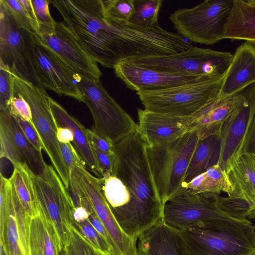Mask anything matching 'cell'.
Returning <instances> with one entry per match:
<instances>
[{"instance_id":"obj_34","label":"cell","mask_w":255,"mask_h":255,"mask_svg":"<svg viewBox=\"0 0 255 255\" xmlns=\"http://www.w3.org/2000/svg\"><path fill=\"white\" fill-rule=\"evenodd\" d=\"M0 158L8 159L14 166L26 162L5 120L0 117Z\"/></svg>"},{"instance_id":"obj_2","label":"cell","mask_w":255,"mask_h":255,"mask_svg":"<svg viewBox=\"0 0 255 255\" xmlns=\"http://www.w3.org/2000/svg\"><path fill=\"white\" fill-rule=\"evenodd\" d=\"M184 255H254L255 226L251 221L214 220L175 229Z\"/></svg>"},{"instance_id":"obj_28","label":"cell","mask_w":255,"mask_h":255,"mask_svg":"<svg viewBox=\"0 0 255 255\" xmlns=\"http://www.w3.org/2000/svg\"><path fill=\"white\" fill-rule=\"evenodd\" d=\"M9 127L20 153L30 169L35 173H40L46 165L42 153H40L25 137L14 118L8 113H0Z\"/></svg>"},{"instance_id":"obj_18","label":"cell","mask_w":255,"mask_h":255,"mask_svg":"<svg viewBox=\"0 0 255 255\" xmlns=\"http://www.w3.org/2000/svg\"><path fill=\"white\" fill-rule=\"evenodd\" d=\"M138 130L147 146L168 142L187 132L191 117H178L137 109Z\"/></svg>"},{"instance_id":"obj_17","label":"cell","mask_w":255,"mask_h":255,"mask_svg":"<svg viewBox=\"0 0 255 255\" xmlns=\"http://www.w3.org/2000/svg\"><path fill=\"white\" fill-rule=\"evenodd\" d=\"M245 89L224 99L218 97L206 104L193 114L187 132L195 131L200 139L211 135L219 136L226 120L243 103Z\"/></svg>"},{"instance_id":"obj_42","label":"cell","mask_w":255,"mask_h":255,"mask_svg":"<svg viewBox=\"0 0 255 255\" xmlns=\"http://www.w3.org/2000/svg\"><path fill=\"white\" fill-rule=\"evenodd\" d=\"M12 117L27 139L37 151L42 153L41 151L42 149H43V145L34 125L19 116H14Z\"/></svg>"},{"instance_id":"obj_4","label":"cell","mask_w":255,"mask_h":255,"mask_svg":"<svg viewBox=\"0 0 255 255\" xmlns=\"http://www.w3.org/2000/svg\"><path fill=\"white\" fill-rule=\"evenodd\" d=\"M30 180L40 214L54 226L63 248L68 241L75 208L72 197L54 168L46 164L39 174L26 162L21 164Z\"/></svg>"},{"instance_id":"obj_3","label":"cell","mask_w":255,"mask_h":255,"mask_svg":"<svg viewBox=\"0 0 255 255\" xmlns=\"http://www.w3.org/2000/svg\"><path fill=\"white\" fill-rule=\"evenodd\" d=\"M200 139L196 132H187L168 142L146 146L153 180L164 205L181 190Z\"/></svg>"},{"instance_id":"obj_48","label":"cell","mask_w":255,"mask_h":255,"mask_svg":"<svg viewBox=\"0 0 255 255\" xmlns=\"http://www.w3.org/2000/svg\"><path fill=\"white\" fill-rule=\"evenodd\" d=\"M248 218L250 219L255 220V202L250 207V210Z\"/></svg>"},{"instance_id":"obj_32","label":"cell","mask_w":255,"mask_h":255,"mask_svg":"<svg viewBox=\"0 0 255 255\" xmlns=\"http://www.w3.org/2000/svg\"><path fill=\"white\" fill-rule=\"evenodd\" d=\"M15 19L26 29L40 35L31 0H1Z\"/></svg>"},{"instance_id":"obj_9","label":"cell","mask_w":255,"mask_h":255,"mask_svg":"<svg viewBox=\"0 0 255 255\" xmlns=\"http://www.w3.org/2000/svg\"><path fill=\"white\" fill-rule=\"evenodd\" d=\"M12 76L14 89L22 96L30 107L33 123L42 142L43 149L69 191L70 174L57 139L58 127L50 107L49 96L45 90L15 75L12 74Z\"/></svg>"},{"instance_id":"obj_43","label":"cell","mask_w":255,"mask_h":255,"mask_svg":"<svg viewBox=\"0 0 255 255\" xmlns=\"http://www.w3.org/2000/svg\"><path fill=\"white\" fill-rule=\"evenodd\" d=\"M86 133L91 147L109 155L115 154L114 144L100 136L92 130L86 128Z\"/></svg>"},{"instance_id":"obj_5","label":"cell","mask_w":255,"mask_h":255,"mask_svg":"<svg viewBox=\"0 0 255 255\" xmlns=\"http://www.w3.org/2000/svg\"><path fill=\"white\" fill-rule=\"evenodd\" d=\"M225 75L168 89L136 92L144 109L178 117L191 116L217 98Z\"/></svg>"},{"instance_id":"obj_30","label":"cell","mask_w":255,"mask_h":255,"mask_svg":"<svg viewBox=\"0 0 255 255\" xmlns=\"http://www.w3.org/2000/svg\"><path fill=\"white\" fill-rule=\"evenodd\" d=\"M13 167L9 179L25 212L33 218L39 215L40 212L35 200L30 180L21 164Z\"/></svg>"},{"instance_id":"obj_1","label":"cell","mask_w":255,"mask_h":255,"mask_svg":"<svg viewBox=\"0 0 255 255\" xmlns=\"http://www.w3.org/2000/svg\"><path fill=\"white\" fill-rule=\"evenodd\" d=\"M146 143L137 130L114 144V176L125 184L130 201L117 222L123 231L137 239L162 218L164 205L154 183Z\"/></svg>"},{"instance_id":"obj_20","label":"cell","mask_w":255,"mask_h":255,"mask_svg":"<svg viewBox=\"0 0 255 255\" xmlns=\"http://www.w3.org/2000/svg\"><path fill=\"white\" fill-rule=\"evenodd\" d=\"M49 101L57 127L68 128L72 131L74 135L72 144L86 163V167L98 178H103L104 174L98 166L87 138L86 128L50 97H49Z\"/></svg>"},{"instance_id":"obj_49","label":"cell","mask_w":255,"mask_h":255,"mask_svg":"<svg viewBox=\"0 0 255 255\" xmlns=\"http://www.w3.org/2000/svg\"><path fill=\"white\" fill-rule=\"evenodd\" d=\"M254 255H255V253Z\"/></svg>"},{"instance_id":"obj_6","label":"cell","mask_w":255,"mask_h":255,"mask_svg":"<svg viewBox=\"0 0 255 255\" xmlns=\"http://www.w3.org/2000/svg\"><path fill=\"white\" fill-rule=\"evenodd\" d=\"M233 4L234 0H206L175 10L169 19L177 33L190 42L213 45L226 39V24Z\"/></svg>"},{"instance_id":"obj_24","label":"cell","mask_w":255,"mask_h":255,"mask_svg":"<svg viewBox=\"0 0 255 255\" xmlns=\"http://www.w3.org/2000/svg\"><path fill=\"white\" fill-rule=\"evenodd\" d=\"M0 244L4 255H23L15 215L12 188L0 194Z\"/></svg>"},{"instance_id":"obj_25","label":"cell","mask_w":255,"mask_h":255,"mask_svg":"<svg viewBox=\"0 0 255 255\" xmlns=\"http://www.w3.org/2000/svg\"><path fill=\"white\" fill-rule=\"evenodd\" d=\"M29 240L30 255H60L63 249L54 226L41 214L31 220Z\"/></svg>"},{"instance_id":"obj_29","label":"cell","mask_w":255,"mask_h":255,"mask_svg":"<svg viewBox=\"0 0 255 255\" xmlns=\"http://www.w3.org/2000/svg\"><path fill=\"white\" fill-rule=\"evenodd\" d=\"M218 140L219 136L215 135L200 139L188 165L184 183L189 182L214 165L213 159Z\"/></svg>"},{"instance_id":"obj_47","label":"cell","mask_w":255,"mask_h":255,"mask_svg":"<svg viewBox=\"0 0 255 255\" xmlns=\"http://www.w3.org/2000/svg\"><path fill=\"white\" fill-rule=\"evenodd\" d=\"M89 213L83 207H75L73 213L74 221L79 222L88 219Z\"/></svg>"},{"instance_id":"obj_14","label":"cell","mask_w":255,"mask_h":255,"mask_svg":"<svg viewBox=\"0 0 255 255\" xmlns=\"http://www.w3.org/2000/svg\"><path fill=\"white\" fill-rule=\"evenodd\" d=\"M245 91L244 101L224 122L219 135L216 164L226 172L239 156L255 114V83Z\"/></svg>"},{"instance_id":"obj_7","label":"cell","mask_w":255,"mask_h":255,"mask_svg":"<svg viewBox=\"0 0 255 255\" xmlns=\"http://www.w3.org/2000/svg\"><path fill=\"white\" fill-rule=\"evenodd\" d=\"M35 35L15 19L0 0V62L12 74L45 90L34 65Z\"/></svg>"},{"instance_id":"obj_16","label":"cell","mask_w":255,"mask_h":255,"mask_svg":"<svg viewBox=\"0 0 255 255\" xmlns=\"http://www.w3.org/2000/svg\"><path fill=\"white\" fill-rule=\"evenodd\" d=\"M113 68L126 86L136 92L163 90L214 77L160 71L126 61L117 63Z\"/></svg>"},{"instance_id":"obj_8","label":"cell","mask_w":255,"mask_h":255,"mask_svg":"<svg viewBox=\"0 0 255 255\" xmlns=\"http://www.w3.org/2000/svg\"><path fill=\"white\" fill-rule=\"evenodd\" d=\"M77 85L83 103L93 117L94 132L115 144L137 130L138 125L109 95L100 81L80 77Z\"/></svg>"},{"instance_id":"obj_33","label":"cell","mask_w":255,"mask_h":255,"mask_svg":"<svg viewBox=\"0 0 255 255\" xmlns=\"http://www.w3.org/2000/svg\"><path fill=\"white\" fill-rule=\"evenodd\" d=\"M60 255H111L95 247L73 225L70 227L68 241Z\"/></svg>"},{"instance_id":"obj_37","label":"cell","mask_w":255,"mask_h":255,"mask_svg":"<svg viewBox=\"0 0 255 255\" xmlns=\"http://www.w3.org/2000/svg\"><path fill=\"white\" fill-rule=\"evenodd\" d=\"M73 226L95 247L111 255H117L112 248L88 219L79 222L73 221Z\"/></svg>"},{"instance_id":"obj_23","label":"cell","mask_w":255,"mask_h":255,"mask_svg":"<svg viewBox=\"0 0 255 255\" xmlns=\"http://www.w3.org/2000/svg\"><path fill=\"white\" fill-rule=\"evenodd\" d=\"M225 38L255 43V0H234Z\"/></svg>"},{"instance_id":"obj_45","label":"cell","mask_w":255,"mask_h":255,"mask_svg":"<svg viewBox=\"0 0 255 255\" xmlns=\"http://www.w3.org/2000/svg\"><path fill=\"white\" fill-rule=\"evenodd\" d=\"M242 154L255 157V114L244 139L239 156Z\"/></svg>"},{"instance_id":"obj_36","label":"cell","mask_w":255,"mask_h":255,"mask_svg":"<svg viewBox=\"0 0 255 255\" xmlns=\"http://www.w3.org/2000/svg\"><path fill=\"white\" fill-rule=\"evenodd\" d=\"M218 205L221 210L231 218L242 222H248L247 219L250 205L246 201L230 197L218 196Z\"/></svg>"},{"instance_id":"obj_38","label":"cell","mask_w":255,"mask_h":255,"mask_svg":"<svg viewBox=\"0 0 255 255\" xmlns=\"http://www.w3.org/2000/svg\"><path fill=\"white\" fill-rule=\"evenodd\" d=\"M13 91V76L9 68L0 62V113H8Z\"/></svg>"},{"instance_id":"obj_15","label":"cell","mask_w":255,"mask_h":255,"mask_svg":"<svg viewBox=\"0 0 255 255\" xmlns=\"http://www.w3.org/2000/svg\"><path fill=\"white\" fill-rule=\"evenodd\" d=\"M39 37L81 78L100 81L102 74L97 63L88 54L63 21H56L51 30Z\"/></svg>"},{"instance_id":"obj_13","label":"cell","mask_w":255,"mask_h":255,"mask_svg":"<svg viewBox=\"0 0 255 255\" xmlns=\"http://www.w3.org/2000/svg\"><path fill=\"white\" fill-rule=\"evenodd\" d=\"M33 59L38 78L45 90H52L60 96L70 97L83 102L82 94L77 85L81 77L36 34Z\"/></svg>"},{"instance_id":"obj_22","label":"cell","mask_w":255,"mask_h":255,"mask_svg":"<svg viewBox=\"0 0 255 255\" xmlns=\"http://www.w3.org/2000/svg\"><path fill=\"white\" fill-rule=\"evenodd\" d=\"M226 173L231 187L228 196L244 200L251 207L255 202V157L239 155Z\"/></svg>"},{"instance_id":"obj_19","label":"cell","mask_w":255,"mask_h":255,"mask_svg":"<svg viewBox=\"0 0 255 255\" xmlns=\"http://www.w3.org/2000/svg\"><path fill=\"white\" fill-rule=\"evenodd\" d=\"M255 83V43L245 41L238 46L225 74L218 99L236 94Z\"/></svg>"},{"instance_id":"obj_50","label":"cell","mask_w":255,"mask_h":255,"mask_svg":"<svg viewBox=\"0 0 255 255\" xmlns=\"http://www.w3.org/2000/svg\"></svg>"},{"instance_id":"obj_27","label":"cell","mask_w":255,"mask_h":255,"mask_svg":"<svg viewBox=\"0 0 255 255\" xmlns=\"http://www.w3.org/2000/svg\"><path fill=\"white\" fill-rule=\"evenodd\" d=\"M100 179L104 196L117 221L129 204V192L124 182L116 176L107 173Z\"/></svg>"},{"instance_id":"obj_21","label":"cell","mask_w":255,"mask_h":255,"mask_svg":"<svg viewBox=\"0 0 255 255\" xmlns=\"http://www.w3.org/2000/svg\"><path fill=\"white\" fill-rule=\"evenodd\" d=\"M138 239L137 255H184L175 230L162 219Z\"/></svg>"},{"instance_id":"obj_35","label":"cell","mask_w":255,"mask_h":255,"mask_svg":"<svg viewBox=\"0 0 255 255\" xmlns=\"http://www.w3.org/2000/svg\"><path fill=\"white\" fill-rule=\"evenodd\" d=\"M105 18L111 21L128 22L134 10L133 0H101Z\"/></svg>"},{"instance_id":"obj_40","label":"cell","mask_w":255,"mask_h":255,"mask_svg":"<svg viewBox=\"0 0 255 255\" xmlns=\"http://www.w3.org/2000/svg\"><path fill=\"white\" fill-rule=\"evenodd\" d=\"M9 112L11 116H19L25 121L33 125L31 111L29 105L22 96L15 91L13 85Z\"/></svg>"},{"instance_id":"obj_44","label":"cell","mask_w":255,"mask_h":255,"mask_svg":"<svg viewBox=\"0 0 255 255\" xmlns=\"http://www.w3.org/2000/svg\"><path fill=\"white\" fill-rule=\"evenodd\" d=\"M92 148L98 166L104 175L105 173H107L114 175L116 165V154L109 155L95 148Z\"/></svg>"},{"instance_id":"obj_11","label":"cell","mask_w":255,"mask_h":255,"mask_svg":"<svg viewBox=\"0 0 255 255\" xmlns=\"http://www.w3.org/2000/svg\"><path fill=\"white\" fill-rule=\"evenodd\" d=\"M218 196L179 194L164 204L162 220L168 227L180 230L214 220L233 219L220 209Z\"/></svg>"},{"instance_id":"obj_41","label":"cell","mask_w":255,"mask_h":255,"mask_svg":"<svg viewBox=\"0 0 255 255\" xmlns=\"http://www.w3.org/2000/svg\"><path fill=\"white\" fill-rule=\"evenodd\" d=\"M62 154L71 176V172L76 167L86 168V165L71 143L59 142Z\"/></svg>"},{"instance_id":"obj_10","label":"cell","mask_w":255,"mask_h":255,"mask_svg":"<svg viewBox=\"0 0 255 255\" xmlns=\"http://www.w3.org/2000/svg\"><path fill=\"white\" fill-rule=\"evenodd\" d=\"M232 57L230 52L192 46L173 55L133 58L124 61L160 71L216 76L226 74Z\"/></svg>"},{"instance_id":"obj_12","label":"cell","mask_w":255,"mask_h":255,"mask_svg":"<svg viewBox=\"0 0 255 255\" xmlns=\"http://www.w3.org/2000/svg\"><path fill=\"white\" fill-rule=\"evenodd\" d=\"M70 180L90 202L121 255H137V239L126 234L117 221L102 192L100 178L92 175L86 168L76 167Z\"/></svg>"},{"instance_id":"obj_31","label":"cell","mask_w":255,"mask_h":255,"mask_svg":"<svg viewBox=\"0 0 255 255\" xmlns=\"http://www.w3.org/2000/svg\"><path fill=\"white\" fill-rule=\"evenodd\" d=\"M134 10L128 22L151 28L158 24V16L162 5L161 0H133Z\"/></svg>"},{"instance_id":"obj_46","label":"cell","mask_w":255,"mask_h":255,"mask_svg":"<svg viewBox=\"0 0 255 255\" xmlns=\"http://www.w3.org/2000/svg\"><path fill=\"white\" fill-rule=\"evenodd\" d=\"M56 137L59 142L69 143L72 142L74 140L72 131L65 127H58Z\"/></svg>"},{"instance_id":"obj_26","label":"cell","mask_w":255,"mask_h":255,"mask_svg":"<svg viewBox=\"0 0 255 255\" xmlns=\"http://www.w3.org/2000/svg\"><path fill=\"white\" fill-rule=\"evenodd\" d=\"M231 188L226 172L216 164L209 167L206 171L198 175L189 182L183 183L178 194H219L221 191L228 194Z\"/></svg>"},{"instance_id":"obj_39","label":"cell","mask_w":255,"mask_h":255,"mask_svg":"<svg viewBox=\"0 0 255 255\" xmlns=\"http://www.w3.org/2000/svg\"><path fill=\"white\" fill-rule=\"evenodd\" d=\"M31 1L39 24L40 35L51 30L56 21L50 13V0H31Z\"/></svg>"}]
</instances>
